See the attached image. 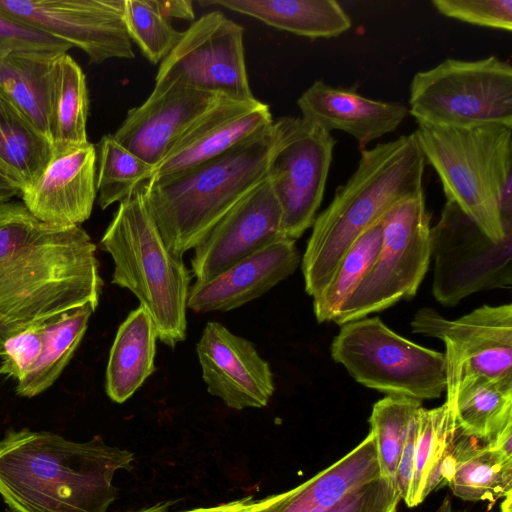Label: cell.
<instances>
[{"instance_id":"obj_1","label":"cell","mask_w":512,"mask_h":512,"mask_svg":"<svg viewBox=\"0 0 512 512\" xmlns=\"http://www.w3.org/2000/svg\"><path fill=\"white\" fill-rule=\"evenodd\" d=\"M103 281L96 245L81 226L35 218L23 202L0 205V327L12 336L91 304Z\"/></svg>"},{"instance_id":"obj_2","label":"cell","mask_w":512,"mask_h":512,"mask_svg":"<svg viewBox=\"0 0 512 512\" xmlns=\"http://www.w3.org/2000/svg\"><path fill=\"white\" fill-rule=\"evenodd\" d=\"M133 460L100 436L80 443L9 429L0 440V495L8 512H107L118 497L114 474Z\"/></svg>"},{"instance_id":"obj_3","label":"cell","mask_w":512,"mask_h":512,"mask_svg":"<svg viewBox=\"0 0 512 512\" xmlns=\"http://www.w3.org/2000/svg\"><path fill=\"white\" fill-rule=\"evenodd\" d=\"M425 165L414 133L361 150L356 170L313 222L301 263L308 295L326 285L353 243L390 208L424 191Z\"/></svg>"},{"instance_id":"obj_4","label":"cell","mask_w":512,"mask_h":512,"mask_svg":"<svg viewBox=\"0 0 512 512\" xmlns=\"http://www.w3.org/2000/svg\"><path fill=\"white\" fill-rule=\"evenodd\" d=\"M279 136L276 120L220 156L140 186L144 204L172 254L182 258L194 249L267 177Z\"/></svg>"},{"instance_id":"obj_5","label":"cell","mask_w":512,"mask_h":512,"mask_svg":"<svg viewBox=\"0 0 512 512\" xmlns=\"http://www.w3.org/2000/svg\"><path fill=\"white\" fill-rule=\"evenodd\" d=\"M426 163L437 172L447 200L493 241L512 228V128L417 122L414 132Z\"/></svg>"},{"instance_id":"obj_6","label":"cell","mask_w":512,"mask_h":512,"mask_svg":"<svg viewBox=\"0 0 512 512\" xmlns=\"http://www.w3.org/2000/svg\"><path fill=\"white\" fill-rule=\"evenodd\" d=\"M100 246L114 263L112 284L138 298L153 320L158 339L172 348L184 341L190 273L182 258L166 247L140 187L119 203Z\"/></svg>"},{"instance_id":"obj_7","label":"cell","mask_w":512,"mask_h":512,"mask_svg":"<svg viewBox=\"0 0 512 512\" xmlns=\"http://www.w3.org/2000/svg\"><path fill=\"white\" fill-rule=\"evenodd\" d=\"M331 356L355 381L390 396L431 400L446 388L444 353L398 335L379 317L341 325Z\"/></svg>"},{"instance_id":"obj_8","label":"cell","mask_w":512,"mask_h":512,"mask_svg":"<svg viewBox=\"0 0 512 512\" xmlns=\"http://www.w3.org/2000/svg\"><path fill=\"white\" fill-rule=\"evenodd\" d=\"M408 110L417 122L512 128V67L496 56L445 59L414 75Z\"/></svg>"},{"instance_id":"obj_9","label":"cell","mask_w":512,"mask_h":512,"mask_svg":"<svg viewBox=\"0 0 512 512\" xmlns=\"http://www.w3.org/2000/svg\"><path fill=\"white\" fill-rule=\"evenodd\" d=\"M381 221L378 254L334 317L333 322L340 326L413 298L429 268L431 226L424 191L397 202Z\"/></svg>"},{"instance_id":"obj_10","label":"cell","mask_w":512,"mask_h":512,"mask_svg":"<svg viewBox=\"0 0 512 512\" xmlns=\"http://www.w3.org/2000/svg\"><path fill=\"white\" fill-rule=\"evenodd\" d=\"M432 293L444 306H455L481 291L511 289L512 233L491 240L456 204L447 200L430 229Z\"/></svg>"},{"instance_id":"obj_11","label":"cell","mask_w":512,"mask_h":512,"mask_svg":"<svg viewBox=\"0 0 512 512\" xmlns=\"http://www.w3.org/2000/svg\"><path fill=\"white\" fill-rule=\"evenodd\" d=\"M280 136L267 177L282 211V230L296 240L313 225L336 144L331 132L301 117L277 119Z\"/></svg>"},{"instance_id":"obj_12","label":"cell","mask_w":512,"mask_h":512,"mask_svg":"<svg viewBox=\"0 0 512 512\" xmlns=\"http://www.w3.org/2000/svg\"><path fill=\"white\" fill-rule=\"evenodd\" d=\"M155 85L253 99L244 52V29L214 10L202 15L160 63Z\"/></svg>"},{"instance_id":"obj_13","label":"cell","mask_w":512,"mask_h":512,"mask_svg":"<svg viewBox=\"0 0 512 512\" xmlns=\"http://www.w3.org/2000/svg\"><path fill=\"white\" fill-rule=\"evenodd\" d=\"M415 334L445 345L446 382L466 375L512 380V305H483L458 319H447L428 307L412 321Z\"/></svg>"},{"instance_id":"obj_14","label":"cell","mask_w":512,"mask_h":512,"mask_svg":"<svg viewBox=\"0 0 512 512\" xmlns=\"http://www.w3.org/2000/svg\"><path fill=\"white\" fill-rule=\"evenodd\" d=\"M125 0H0V14L85 52L91 64L133 59Z\"/></svg>"},{"instance_id":"obj_15","label":"cell","mask_w":512,"mask_h":512,"mask_svg":"<svg viewBox=\"0 0 512 512\" xmlns=\"http://www.w3.org/2000/svg\"><path fill=\"white\" fill-rule=\"evenodd\" d=\"M284 237L281 207L266 177L194 247L191 271L197 282L208 281Z\"/></svg>"},{"instance_id":"obj_16","label":"cell","mask_w":512,"mask_h":512,"mask_svg":"<svg viewBox=\"0 0 512 512\" xmlns=\"http://www.w3.org/2000/svg\"><path fill=\"white\" fill-rule=\"evenodd\" d=\"M207 391L226 406L242 410L268 404L273 374L254 345L216 321L207 322L196 345Z\"/></svg>"},{"instance_id":"obj_17","label":"cell","mask_w":512,"mask_h":512,"mask_svg":"<svg viewBox=\"0 0 512 512\" xmlns=\"http://www.w3.org/2000/svg\"><path fill=\"white\" fill-rule=\"evenodd\" d=\"M274 122L267 104L220 94L153 168L149 180L169 177L232 149Z\"/></svg>"},{"instance_id":"obj_18","label":"cell","mask_w":512,"mask_h":512,"mask_svg":"<svg viewBox=\"0 0 512 512\" xmlns=\"http://www.w3.org/2000/svg\"><path fill=\"white\" fill-rule=\"evenodd\" d=\"M219 95L180 85H155L141 105L128 110L112 136L155 167Z\"/></svg>"},{"instance_id":"obj_19","label":"cell","mask_w":512,"mask_h":512,"mask_svg":"<svg viewBox=\"0 0 512 512\" xmlns=\"http://www.w3.org/2000/svg\"><path fill=\"white\" fill-rule=\"evenodd\" d=\"M96 147L91 142L54 151L38 180L21 192L23 204L38 220L56 226H80L97 198Z\"/></svg>"},{"instance_id":"obj_20","label":"cell","mask_w":512,"mask_h":512,"mask_svg":"<svg viewBox=\"0 0 512 512\" xmlns=\"http://www.w3.org/2000/svg\"><path fill=\"white\" fill-rule=\"evenodd\" d=\"M300 264L295 240L278 239L214 278L190 287L187 308L196 313L229 311L269 291Z\"/></svg>"},{"instance_id":"obj_21","label":"cell","mask_w":512,"mask_h":512,"mask_svg":"<svg viewBox=\"0 0 512 512\" xmlns=\"http://www.w3.org/2000/svg\"><path fill=\"white\" fill-rule=\"evenodd\" d=\"M297 105L304 120L329 132L344 131L361 146L395 131L409 113L402 103L370 99L354 89L329 86L323 80L309 86Z\"/></svg>"},{"instance_id":"obj_22","label":"cell","mask_w":512,"mask_h":512,"mask_svg":"<svg viewBox=\"0 0 512 512\" xmlns=\"http://www.w3.org/2000/svg\"><path fill=\"white\" fill-rule=\"evenodd\" d=\"M371 432L351 451L299 486L270 496L257 512H325L349 492L379 478Z\"/></svg>"},{"instance_id":"obj_23","label":"cell","mask_w":512,"mask_h":512,"mask_svg":"<svg viewBox=\"0 0 512 512\" xmlns=\"http://www.w3.org/2000/svg\"><path fill=\"white\" fill-rule=\"evenodd\" d=\"M460 436L454 413L446 403L433 409L419 408L413 474L404 500L408 507L418 506L431 492L448 484Z\"/></svg>"},{"instance_id":"obj_24","label":"cell","mask_w":512,"mask_h":512,"mask_svg":"<svg viewBox=\"0 0 512 512\" xmlns=\"http://www.w3.org/2000/svg\"><path fill=\"white\" fill-rule=\"evenodd\" d=\"M446 403L460 433L485 444L512 424V380L466 375L446 382Z\"/></svg>"},{"instance_id":"obj_25","label":"cell","mask_w":512,"mask_h":512,"mask_svg":"<svg viewBox=\"0 0 512 512\" xmlns=\"http://www.w3.org/2000/svg\"><path fill=\"white\" fill-rule=\"evenodd\" d=\"M64 53L23 51L0 59V91L49 139L57 66Z\"/></svg>"},{"instance_id":"obj_26","label":"cell","mask_w":512,"mask_h":512,"mask_svg":"<svg viewBox=\"0 0 512 512\" xmlns=\"http://www.w3.org/2000/svg\"><path fill=\"white\" fill-rule=\"evenodd\" d=\"M201 6H220L263 23L308 38L337 37L352 22L334 0H199Z\"/></svg>"},{"instance_id":"obj_27","label":"cell","mask_w":512,"mask_h":512,"mask_svg":"<svg viewBox=\"0 0 512 512\" xmlns=\"http://www.w3.org/2000/svg\"><path fill=\"white\" fill-rule=\"evenodd\" d=\"M157 339L153 320L141 305L121 323L106 368L105 389L112 401L125 402L155 371Z\"/></svg>"},{"instance_id":"obj_28","label":"cell","mask_w":512,"mask_h":512,"mask_svg":"<svg viewBox=\"0 0 512 512\" xmlns=\"http://www.w3.org/2000/svg\"><path fill=\"white\" fill-rule=\"evenodd\" d=\"M447 485L462 500L494 503L512 494V455L461 434Z\"/></svg>"},{"instance_id":"obj_29","label":"cell","mask_w":512,"mask_h":512,"mask_svg":"<svg viewBox=\"0 0 512 512\" xmlns=\"http://www.w3.org/2000/svg\"><path fill=\"white\" fill-rule=\"evenodd\" d=\"M52 156L51 140L0 91V171L22 192L38 180Z\"/></svg>"},{"instance_id":"obj_30","label":"cell","mask_w":512,"mask_h":512,"mask_svg":"<svg viewBox=\"0 0 512 512\" xmlns=\"http://www.w3.org/2000/svg\"><path fill=\"white\" fill-rule=\"evenodd\" d=\"M95 309L87 304L43 324V348L29 371L17 381L19 396L34 397L53 385L81 343Z\"/></svg>"},{"instance_id":"obj_31","label":"cell","mask_w":512,"mask_h":512,"mask_svg":"<svg viewBox=\"0 0 512 512\" xmlns=\"http://www.w3.org/2000/svg\"><path fill=\"white\" fill-rule=\"evenodd\" d=\"M89 97L86 77L67 53L58 62L54 87L50 140L54 151L88 143Z\"/></svg>"},{"instance_id":"obj_32","label":"cell","mask_w":512,"mask_h":512,"mask_svg":"<svg viewBox=\"0 0 512 512\" xmlns=\"http://www.w3.org/2000/svg\"><path fill=\"white\" fill-rule=\"evenodd\" d=\"M381 219L369 227L349 248L326 285L313 297L318 322L334 317L370 271L382 242Z\"/></svg>"},{"instance_id":"obj_33","label":"cell","mask_w":512,"mask_h":512,"mask_svg":"<svg viewBox=\"0 0 512 512\" xmlns=\"http://www.w3.org/2000/svg\"><path fill=\"white\" fill-rule=\"evenodd\" d=\"M96 147L97 202L101 209L120 203L150 179L153 166L104 135Z\"/></svg>"},{"instance_id":"obj_34","label":"cell","mask_w":512,"mask_h":512,"mask_svg":"<svg viewBox=\"0 0 512 512\" xmlns=\"http://www.w3.org/2000/svg\"><path fill=\"white\" fill-rule=\"evenodd\" d=\"M421 406V401L388 395L373 405L369 417L370 432L374 436L380 475L395 486L400 455L410 425Z\"/></svg>"},{"instance_id":"obj_35","label":"cell","mask_w":512,"mask_h":512,"mask_svg":"<svg viewBox=\"0 0 512 512\" xmlns=\"http://www.w3.org/2000/svg\"><path fill=\"white\" fill-rule=\"evenodd\" d=\"M124 23L131 41L155 65L169 55L183 34L160 14L153 0H125Z\"/></svg>"},{"instance_id":"obj_36","label":"cell","mask_w":512,"mask_h":512,"mask_svg":"<svg viewBox=\"0 0 512 512\" xmlns=\"http://www.w3.org/2000/svg\"><path fill=\"white\" fill-rule=\"evenodd\" d=\"M442 15L472 25L510 32L512 0H433Z\"/></svg>"},{"instance_id":"obj_37","label":"cell","mask_w":512,"mask_h":512,"mask_svg":"<svg viewBox=\"0 0 512 512\" xmlns=\"http://www.w3.org/2000/svg\"><path fill=\"white\" fill-rule=\"evenodd\" d=\"M43 324L30 326L6 340L0 356V375L17 381L24 377L43 348Z\"/></svg>"},{"instance_id":"obj_38","label":"cell","mask_w":512,"mask_h":512,"mask_svg":"<svg viewBox=\"0 0 512 512\" xmlns=\"http://www.w3.org/2000/svg\"><path fill=\"white\" fill-rule=\"evenodd\" d=\"M400 501L397 487L380 476L349 492L325 512H397Z\"/></svg>"},{"instance_id":"obj_39","label":"cell","mask_w":512,"mask_h":512,"mask_svg":"<svg viewBox=\"0 0 512 512\" xmlns=\"http://www.w3.org/2000/svg\"><path fill=\"white\" fill-rule=\"evenodd\" d=\"M70 48L64 41L0 14V59L23 51L67 53Z\"/></svg>"},{"instance_id":"obj_40","label":"cell","mask_w":512,"mask_h":512,"mask_svg":"<svg viewBox=\"0 0 512 512\" xmlns=\"http://www.w3.org/2000/svg\"><path fill=\"white\" fill-rule=\"evenodd\" d=\"M416 439L417 414L410 425L396 470V486L403 501L407 497L412 479Z\"/></svg>"},{"instance_id":"obj_41","label":"cell","mask_w":512,"mask_h":512,"mask_svg":"<svg viewBox=\"0 0 512 512\" xmlns=\"http://www.w3.org/2000/svg\"><path fill=\"white\" fill-rule=\"evenodd\" d=\"M153 3L166 19H195L193 3L190 0H153Z\"/></svg>"},{"instance_id":"obj_42","label":"cell","mask_w":512,"mask_h":512,"mask_svg":"<svg viewBox=\"0 0 512 512\" xmlns=\"http://www.w3.org/2000/svg\"><path fill=\"white\" fill-rule=\"evenodd\" d=\"M269 500L270 496L260 500H254L252 496H248L216 507L199 508L183 512H257L259 509L263 508Z\"/></svg>"},{"instance_id":"obj_43","label":"cell","mask_w":512,"mask_h":512,"mask_svg":"<svg viewBox=\"0 0 512 512\" xmlns=\"http://www.w3.org/2000/svg\"><path fill=\"white\" fill-rule=\"evenodd\" d=\"M21 195L19 186L0 171V205Z\"/></svg>"},{"instance_id":"obj_44","label":"cell","mask_w":512,"mask_h":512,"mask_svg":"<svg viewBox=\"0 0 512 512\" xmlns=\"http://www.w3.org/2000/svg\"><path fill=\"white\" fill-rule=\"evenodd\" d=\"M168 506L167 503H161L135 512H169Z\"/></svg>"},{"instance_id":"obj_45","label":"cell","mask_w":512,"mask_h":512,"mask_svg":"<svg viewBox=\"0 0 512 512\" xmlns=\"http://www.w3.org/2000/svg\"><path fill=\"white\" fill-rule=\"evenodd\" d=\"M511 496H512V494H509L504 497V502H502V504H501L502 512H511V504H512Z\"/></svg>"},{"instance_id":"obj_46","label":"cell","mask_w":512,"mask_h":512,"mask_svg":"<svg viewBox=\"0 0 512 512\" xmlns=\"http://www.w3.org/2000/svg\"><path fill=\"white\" fill-rule=\"evenodd\" d=\"M10 337L11 336L6 331H4L2 328H0V356L2 355V352H3L4 343Z\"/></svg>"},{"instance_id":"obj_47","label":"cell","mask_w":512,"mask_h":512,"mask_svg":"<svg viewBox=\"0 0 512 512\" xmlns=\"http://www.w3.org/2000/svg\"><path fill=\"white\" fill-rule=\"evenodd\" d=\"M437 512H452L451 504L449 499H445L442 506Z\"/></svg>"}]
</instances>
